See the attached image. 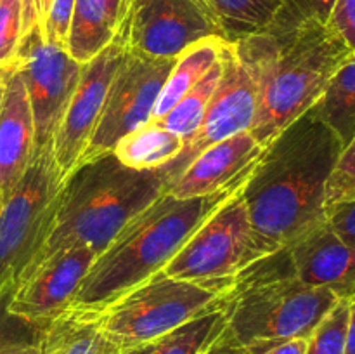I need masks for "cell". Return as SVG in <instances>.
I'll use <instances>...</instances> for the list:
<instances>
[{
  "label": "cell",
  "mask_w": 355,
  "mask_h": 354,
  "mask_svg": "<svg viewBox=\"0 0 355 354\" xmlns=\"http://www.w3.org/2000/svg\"><path fill=\"white\" fill-rule=\"evenodd\" d=\"M350 301L340 298L307 337L305 354H345Z\"/></svg>",
  "instance_id": "cell-26"
},
{
  "label": "cell",
  "mask_w": 355,
  "mask_h": 354,
  "mask_svg": "<svg viewBox=\"0 0 355 354\" xmlns=\"http://www.w3.org/2000/svg\"><path fill=\"white\" fill-rule=\"evenodd\" d=\"M96 257L87 246L52 253L21 280L7 298L6 314L31 328H42L64 316Z\"/></svg>",
  "instance_id": "cell-14"
},
{
  "label": "cell",
  "mask_w": 355,
  "mask_h": 354,
  "mask_svg": "<svg viewBox=\"0 0 355 354\" xmlns=\"http://www.w3.org/2000/svg\"><path fill=\"white\" fill-rule=\"evenodd\" d=\"M225 42L229 40L217 37L205 38V40L191 45L175 59L168 73V78L156 101L151 120L158 121L159 118L165 117L179 103L180 97L189 92L207 75L208 69L220 59Z\"/></svg>",
  "instance_id": "cell-20"
},
{
  "label": "cell",
  "mask_w": 355,
  "mask_h": 354,
  "mask_svg": "<svg viewBox=\"0 0 355 354\" xmlns=\"http://www.w3.org/2000/svg\"><path fill=\"white\" fill-rule=\"evenodd\" d=\"M342 151L338 135L314 108L266 146L243 189L252 226L248 266L326 221V186Z\"/></svg>",
  "instance_id": "cell-1"
},
{
  "label": "cell",
  "mask_w": 355,
  "mask_h": 354,
  "mask_svg": "<svg viewBox=\"0 0 355 354\" xmlns=\"http://www.w3.org/2000/svg\"><path fill=\"white\" fill-rule=\"evenodd\" d=\"M295 276L311 287H324L340 298L355 295V248L343 242L328 221L286 248Z\"/></svg>",
  "instance_id": "cell-16"
},
{
  "label": "cell",
  "mask_w": 355,
  "mask_h": 354,
  "mask_svg": "<svg viewBox=\"0 0 355 354\" xmlns=\"http://www.w3.org/2000/svg\"><path fill=\"white\" fill-rule=\"evenodd\" d=\"M350 312H349V326H347V346L345 354H355V295L349 298Z\"/></svg>",
  "instance_id": "cell-36"
},
{
  "label": "cell",
  "mask_w": 355,
  "mask_h": 354,
  "mask_svg": "<svg viewBox=\"0 0 355 354\" xmlns=\"http://www.w3.org/2000/svg\"><path fill=\"white\" fill-rule=\"evenodd\" d=\"M245 186L194 198L163 193L96 257L66 314L92 318L114 298L163 271L187 239Z\"/></svg>",
  "instance_id": "cell-3"
},
{
  "label": "cell",
  "mask_w": 355,
  "mask_h": 354,
  "mask_svg": "<svg viewBox=\"0 0 355 354\" xmlns=\"http://www.w3.org/2000/svg\"><path fill=\"white\" fill-rule=\"evenodd\" d=\"M222 65L220 82L205 111L200 128L186 142L182 153L165 165L172 180L208 146L239 132L252 130L257 115V87L232 42H227L222 51Z\"/></svg>",
  "instance_id": "cell-13"
},
{
  "label": "cell",
  "mask_w": 355,
  "mask_h": 354,
  "mask_svg": "<svg viewBox=\"0 0 355 354\" xmlns=\"http://www.w3.org/2000/svg\"><path fill=\"white\" fill-rule=\"evenodd\" d=\"M257 87L252 134L269 146L315 106L352 52L328 23L298 19L281 7L267 30L232 42Z\"/></svg>",
  "instance_id": "cell-2"
},
{
  "label": "cell",
  "mask_w": 355,
  "mask_h": 354,
  "mask_svg": "<svg viewBox=\"0 0 355 354\" xmlns=\"http://www.w3.org/2000/svg\"><path fill=\"white\" fill-rule=\"evenodd\" d=\"M335 0H283V9L298 19L328 23Z\"/></svg>",
  "instance_id": "cell-32"
},
{
  "label": "cell",
  "mask_w": 355,
  "mask_h": 354,
  "mask_svg": "<svg viewBox=\"0 0 355 354\" xmlns=\"http://www.w3.org/2000/svg\"><path fill=\"white\" fill-rule=\"evenodd\" d=\"M222 335H224V333H222ZM203 354H243V353L238 349V347L231 346V344L225 342V340L220 337V339H218L214 346L208 347Z\"/></svg>",
  "instance_id": "cell-37"
},
{
  "label": "cell",
  "mask_w": 355,
  "mask_h": 354,
  "mask_svg": "<svg viewBox=\"0 0 355 354\" xmlns=\"http://www.w3.org/2000/svg\"><path fill=\"white\" fill-rule=\"evenodd\" d=\"M61 189L51 151L33 156L0 208V305L7 302L44 246Z\"/></svg>",
  "instance_id": "cell-7"
},
{
  "label": "cell",
  "mask_w": 355,
  "mask_h": 354,
  "mask_svg": "<svg viewBox=\"0 0 355 354\" xmlns=\"http://www.w3.org/2000/svg\"><path fill=\"white\" fill-rule=\"evenodd\" d=\"M170 180L165 167L135 170L114 153L78 165L59 189L51 229L31 269L71 246L103 253L135 215L166 193Z\"/></svg>",
  "instance_id": "cell-4"
},
{
  "label": "cell",
  "mask_w": 355,
  "mask_h": 354,
  "mask_svg": "<svg viewBox=\"0 0 355 354\" xmlns=\"http://www.w3.org/2000/svg\"><path fill=\"white\" fill-rule=\"evenodd\" d=\"M73 10H75V0H52L40 24L45 42L66 51Z\"/></svg>",
  "instance_id": "cell-29"
},
{
  "label": "cell",
  "mask_w": 355,
  "mask_h": 354,
  "mask_svg": "<svg viewBox=\"0 0 355 354\" xmlns=\"http://www.w3.org/2000/svg\"><path fill=\"white\" fill-rule=\"evenodd\" d=\"M263 149L250 130L215 142L170 183L166 193L175 198L208 196L246 184L259 165Z\"/></svg>",
  "instance_id": "cell-15"
},
{
  "label": "cell",
  "mask_w": 355,
  "mask_h": 354,
  "mask_svg": "<svg viewBox=\"0 0 355 354\" xmlns=\"http://www.w3.org/2000/svg\"><path fill=\"white\" fill-rule=\"evenodd\" d=\"M104 337L94 319L64 314L38 328L40 354H99Z\"/></svg>",
  "instance_id": "cell-22"
},
{
  "label": "cell",
  "mask_w": 355,
  "mask_h": 354,
  "mask_svg": "<svg viewBox=\"0 0 355 354\" xmlns=\"http://www.w3.org/2000/svg\"><path fill=\"white\" fill-rule=\"evenodd\" d=\"M314 110L345 148L355 135V52L336 69Z\"/></svg>",
  "instance_id": "cell-21"
},
{
  "label": "cell",
  "mask_w": 355,
  "mask_h": 354,
  "mask_svg": "<svg viewBox=\"0 0 355 354\" xmlns=\"http://www.w3.org/2000/svg\"><path fill=\"white\" fill-rule=\"evenodd\" d=\"M326 221L343 242L355 248V193L328 208Z\"/></svg>",
  "instance_id": "cell-31"
},
{
  "label": "cell",
  "mask_w": 355,
  "mask_h": 354,
  "mask_svg": "<svg viewBox=\"0 0 355 354\" xmlns=\"http://www.w3.org/2000/svg\"><path fill=\"white\" fill-rule=\"evenodd\" d=\"M104 340H106V339H104ZM99 354H121V351L118 349L116 346H113V344H110V342H107V340H106Z\"/></svg>",
  "instance_id": "cell-39"
},
{
  "label": "cell",
  "mask_w": 355,
  "mask_h": 354,
  "mask_svg": "<svg viewBox=\"0 0 355 354\" xmlns=\"http://www.w3.org/2000/svg\"><path fill=\"white\" fill-rule=\"evenodd\" d=\"M35 125V155L51 151L52 139L75 94L82 66L64 49L44 40L38 24L26 30L16 54Z\"/></svg>",
  "instance_id": "cell-9"
},
{
  "label": "cell",
  "mask_w": 355,
  "mask_h": 354,
  "mask_svg": "<svg viewBox=\"0 0 355 354\" xmlns=\"http://www.w3.org/2000/svg\"><path fill=\"white\" fill-rule=\"evenodd\" d=\"M328 24L349 51L355 52V0H335Z\"/></svg>",
  "instance_id": "cell-30"
},
{
  "label": "cell",
  "mask_w": 355,
  "mask_h": 354,
  "mask_svg": "<svg viewBox=\"0 0 355 354\" xmlns=\"http://www.w3.org/2000/svg\"><path fill=\"white\" fill-rule=\"evenodd\" d=\"M224 328L225 318L222 307L200 316L155 340L153 354H203L220 339Z\"/></svg>",
  "instance_id": "cell-25"
},
{
  "label": "cell",
  "mask_w": 355,
  "mask_h": 354,
  "mask_svg": "<svg viewBox=\"0 0 355 354\" xmlns=\"http://www.w3.org/2000/svg\"><path fill=\"white\" fill-rule=\"evenodd\" d=\"M220 21L229 42L267 30L279 14L283 0H205Z\"/></svg>",
  "instance_id": "cell-23"
},
{
  "label": "cell",
  "mask_w": 355,
  "mask_h": 354,
  "mask_svg": "<svg viewBox=\"0 0 355 354\" xmlns=\"http://www.w3.org/2000/svg\"><path fill=\"white\" fill-rule=\"evenodd\" d=\"M222 69H224V65H222L220 56V59L208 69L207 75L189 92L184 94L179 99V103L165 117L159 118V124L165 128H168L170 132L179 135V137H182L186 142L189 141L196 134L198 128H200L205 111H207L208 104H210L211 97H214L215 89H217L218 82H220Z\"/></svg>",
  "instance_id": "cell-24"
},
{
  "label": "cell",
  "mask_w": 355,
  "mask_h": 354,
  "mask_svg": "<svg viewBox=\"0 0 355 354\" xmlns=\"http://www.w3.org/2000/svg\"><path fill=\"white\" fill-rule=\"evenodd\" d=\"M132 0H75L66 52L80 65L92 61L118 37Z\"/></svg>",
  "instance_id": "cell-18"
},
{
  "label": "cell",
  "mask_w": 355,
  "mask_h": 354,
  "mask_svg": "<svg viewBox=\"0 0 355 354\" xmlns=\"http://www.w3.org/2000/svg\"><path fill=\"white\" fill-rule=\"evenodd\" d=\"M307 339H290L241 351L243 354H305Z\"/></svg>",
  "instance_id": "cell-33"
},
{
  "label": "cell",
  "mask_w": 355,
  "mask_h": 354,
  "mask_svg": "<svg viewBox=\"0 0 355 354\" xmlns=\"http://www.w3.org/2000/svg\"><path fill=\"white\" fill-rule=\"evenodd\" d=\"M23 354H40V349H38V335H37V339H35L33 342H31L30 346L23 351Z\"/></svg>",
  "instance_id": "cell-40"
},
{
  "label": "cell",
  "mask_w": 355,
  "mask_h": 354,
  "mask_svg": "<svg viewBox=\"0 0 355 354\" xmlns=\"http://www.w3.org/2000/svg\"><path fill=\"white\" fill-rule=\"evenodd\" d=\"M23 33V0H0V68L14 65Z\"/></svg>",
  "instance_id": "cell-27"
},
{
  "label": "cell",
  "mask_w": 355,
  "mask_h": 354,
  "mask_svg": "<svg viewBox=\"0 0 355 354\" xmlns=\"http://www.w3.org/2000/svg\"><path fill=\"white\" fill-rule=\"evenodd\" d=\"M2 203H3V194L2 191H0V208H2Z\"/></svg>",
  "instance_id": "cell-42"
},
{
  "label": "cell",
  "mask_w": 355,
  "mask_h": 354,
  "mask_svg": "<svg viewBox=\"0 0 355 354\" xmlns=\"http://www.w3.org/2000/svg\"><path fill=\"white\" fill-rule=\"evenodd\" d=\"M229 40L205 0H132L118 37L125 47L156 59H177L205 38Z\"/></svg>",
  "instance_id": "cell-8"
},
{
  "label": "cell",
  "mask_w": 355,
  "mask_h": 354,
  "mask_svg": "<svg viewBox=\"0 0 355 354\" xmlns=\"http://www.w3.org/2000/svg\"><path fill=\"white\" fill-rule=\"evenodd\" d=\"M186 141L149 120L118 141L113 153L123 165L135 170H155L168 165L182 153Z\"/></svg>",
  "instance_id": "cell-19"
},
{
  "label": "cell",
  "mask_w": 355,
  "mask_h": 354,
  "mask_svg": "<svg viewBox=\"0 0 355 354\" xmlns=\"http://www.w3.org/2000/svg\"><path fill=\"white\" fill-rule=\"evenodd\" d=\"M52 0H23V26L24 31L30 30L31 26L38 24L40 26L44 21L45 12Z\"/></svg>",
  "instance_id": "cell-35"
},
{
  "label": "cell",
  "mask_w": 355,
  "mask_h": 354,
  "mask_svg": "<svg viewBox=\"0 0 355 354\" xmlns=\"http://www.w3.org/2000/svg\"><path fill=\"white\" fill-rule=\"evenodd\" d=\"M35 156V125L26 87L10 66L0 101V191L3 198L16 187Z\"/></svg>",
  "instance_id": "cell-17"
},
{
  "label": "cell",
  "mask_w": 355,
  "mask_h": 354,
  "mask_svg": "<svg viewBox=\"0 0 355 354\" xmlns=\"http://www.w3.org/2000/svg\"><path fill=\"white\" fill-rule=\"evenodd\" d=\"M252 226L243 191L218 208L163 267L175 280H234L248 267Z\"/></svg>",
  "instance_id": "cell-11"
},
{
  "label": "cell",
  "mask_w": 355,
  "mask_h": 354,
  "mask_svg": "<svg viewBox=\"0 0 355 354\" xmlns=\"http://www.w3.org/2000/svg\"><path fill=\"white\" fill-rule=\"evenodd\" d=\"M340 301L324 287L295 276L286 250L246 267L224 305L222 339L239 351L290 339H307Z\"/></svg>",
  "instance_id": "cell-5"
},
{
  "label": "cell",
  "mask_w": 355,
  "mask_h": 354,
  "mask_svg": "<svg viewBox=\"0 0 355 354\" xmlns=\"http://www.w3.org/2000/svg\"><path fill=\"white\" fill-rule=\"evenodd\" d=\"M153 351H155V342H149L142 344V346L130 347V349H123L121 354H153Z\"/></svg>",
  "instance_id": "cell-38"
},
{
  "label": "cell",
  "mask_w": 355,
  "mask_h": 354,
  "mask_svg": "<svg viewBox=\"0 0 355 354\" xmlns=\"http://www.w3.org/2000/svg\"><path fill=\"white\" fill-rule=\"evenodd\" d=\"M37 335L38 332L31 339H24V337L16 335V333L6 330L2 323H0V354H23V351L37 339Z\"/></svg>",
  "instance_id": "cell-34"
},
{
  "label": "cell",
  "mask_w": 355,
  "mask_h": 354,
  "mask_svg": "<svg viewBox=\"0 0 355 354\" xmlns=\"http://www.w3.org/2000/svg\"><path fill=\"white\" fill-rule=\"evenodd\" d=\"M127 54L120 38H114L99 56L82 66L75 94L64 111L51 146V156L59 183H64L78 167L103 115L113 76Z\"/></svg>",
  "instance_id": "cell-12"
},
{
  "label": "cell",
  "mask_w": 355,
  "mask_h": 354,
  "mask_svg": "<svg viewBox=\"0 0 355 354\" xmlns=\"http://www.w3.org/2000/svg\"><path fill=\"white\" fill-rule=\"evenodd\" d=\"M10 68H0V101H2V94H3V85H6V78L7 73H9Z\"/></svg>",
  "instance_id": "cell-41"
},
{
  "label": "cell",
  "mask_w": 355,
  "mask_h": 354,
  "mask_svg": "<svg viewBox=\"0 0 355 354\" xmlns=\"http://www.w3.org/2000/svg\"><path fill=\"white\" fill-rule=\"evenodd\" d=\"M173 62L175 59L148 58L127 49L107 90L99 125L78 165L113 153L121 137L151 120Z\"/></svg>",
  "instance_id": "cell-10"
},
{
  "label": "cell",
  "mask_w": 355,
  "mask_h": 354,
  "mask_svg": "<svg viewBox=\"0 0 355 354\" xmlns=\"http://www.w3.org/2000/svg\"><path fill=\"white\" fill-rule=\"evenodd\" d=\"M355 193V135L343 148L326 186V210Z\"/></svg>",
  "instance_id": "cell-28"
},
{
  "label": "cell",
  "mask_w": 355,
  "mask_h": 354,
  "mask_svg": "<svg viewBox=\"0 0 355 354\" xmlns=\"http://www.w3.org/2000/svg\"><path fill=\"white\" fill-rule=\"evenodd\" d=\"M234 280L187 281L163 271L135 285L92 316L101 335L118 349L155 342L179 326L222 309Z\"/></svg>",
  "instance_id": "cell-6"
}]
</instances>
